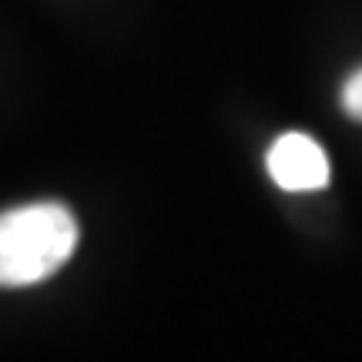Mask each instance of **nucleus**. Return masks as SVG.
Listing matches in <instances>:
<instances>
[{
  "instance_id": "f257e3e1",
  "label": "nucleus",
  "mask_w": 362,
  "mask_h": 362,
  "mask_svg": "<svg viewBox=\"0 0 362 362\" xmlns=\"http://www.w3.org/2000/svg\"><path fill=\"white\" fill-rule=\"evenodd\" d=\"M78 238V218L61 202H30L0 211V288L47 282L71 262Z\"/></svg>"
},
{
  "instance_id": "f03ea898",
  "label": "nucleus",
  "mask_w": 362,
  "mask_h": 362,
  "mask_svg": "<svg viewBox=\"0 0 362 362\" xmlns=\"http://www.w3.org/2000/svg\"><path fill=\"white\" fill-rule=\"evenodd\" d=\"M265 165H269V178L282 192H296V194L319 192L332 178L322 144L309 138V134H298V131H288L282 138H275Z\"/></svg>"
},
{
  "instance_id": "7ed1b4c3",
  "label": "nucleus",
  "mask_w": 362,
  "mask_h": 362,
  "mask_svg": "<svg viewBox=\"0 0 362 362\" xmlns=\"http://www.w3.org/2000/svg\"><path fill=\"white\" fill-rule=\"evenodd\" d=\"M342 111L352 121H362V67L356 74H349V81L342 84Z\"/></svg>"
}]
</instances>
